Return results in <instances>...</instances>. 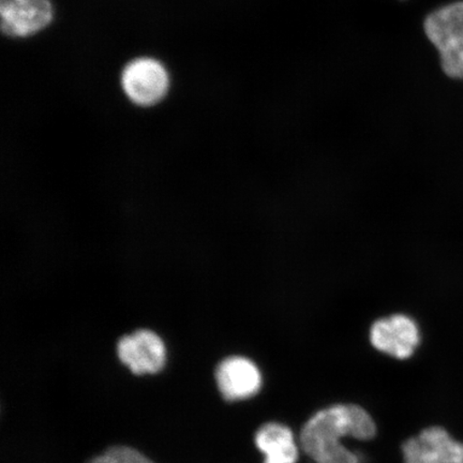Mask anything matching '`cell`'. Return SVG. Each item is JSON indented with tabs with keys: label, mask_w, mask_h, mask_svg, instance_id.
I'll use <instances>...</instances> for the list:
<instances>
[{
	"label": "cell",
	"mask_w": 463,
	"mask_h": 463,
	"mask_svg": "<svg viewBox=\"0 0 463 463\" xmlns=\"http://www.w3.org/2000/svg\"><path fill=\"white\" fill-rule=\"evenodd\" d=\"M253 445L262 463H300L303 459L298 432L280 420L263 422L253 434Z\"/></svg>",
	"instance_id": "9c48e42d"
},
{
	"label": "cell",
	"mask_w": 463,
	"mask_h": 463,
	"mask_svg": "<svg viewBox=\"0 0 463 463\" xmlns=\"http://www.w3.org/2000/svg\"><path fill=\"white\" fill-rule=\"evenodd\" d=\"M0 17L4 33L26 38L51 24L54 9L50 0H0Z\"/></svg>",
	"instance_id": "52a82bcc"
},
{
	"label": "cell",
	"mask_w": 463,
	"mask_h": 463,
	"mask_svg": "<svg viewBox=\"0 0 463 463\" xmlns=\"http://www.w3.org/2000/svg\"><path fill=\"white\" fill-rule=\"evenodd\" d=\"M401 451L403 463H463V443L439 425L405 439Z\"/></svg>",
	"instance_id": "8992f818"
},
{
	"label": "cell",
	"mask_w": 463,
	"mask_h": 463,
	"mask_svg": "<svg viewBox=\"0 0 463 463\" xmlns=\"http://www.w3.org/2000/svg\"><path fill=\"white\" fill-rule=\"evenodd\" d=\"M118 354L120 362L137 375L158 373L166 361L164 341L148 329L124 335L118 345Z\"/></svg>",
	"instance_id": "ba28073f"
},
{
	"label": "cell",
	"mask_w": 463,
	"mask_h": 463,
	"mask_svg": "<svg viewBox=\"0 0 463 463\" xmlns=\"http://www.w3.org/2000/svg\"><path fill=\"white\" fill-rule=\"evenodd\" d=\"M90 463H124L118 456H116L111 449H109L106 454L97 457Z\"/></svg>",
	"instance_id": "8fae6325"
},
{
	"label": "cell",
	"mask_w": 463,
	"mask_h": 463,
	"mask_svg": "<svg viewBox=\"0 0 463 463\" xmlns=\"http://www.w3.org/2000/svg\"><path fill=\"white\" fill-rule=\"evenodd\" d=\"M215 379L220 395L228 402L256 399L265 386L263 369L256 361L242 355H232L220 362Z\"/></svg>",
	"instance_id": "5b68a950"
},
{
	"label": "cell",
	"mask_w": 463,
	"mask_h": 463,
	"mask_svg": "<svg viewBox=\"0 0 463 463\" xmlns=\"http://www.w3.org/2000/svg\"><path fill=\"white\" fill-rule=\"evenodd\" d=\"M109 449L124 463H155L135 449L128 447H114Z\"/></svg>",
	"instance_id": "30bf717a"
},
{
	"label": "cell",
	"mask_w": 463,
	"mask_h": 463,
	"mask_svg": "<svg viewBox=\"0 0 463 463\" xmlns=\"http://www.w3.org/2000/svg\"><path fill=\"white\" fill-rule=\"evenodd\" d=\"M379 428L373 415L355 402H335L312 413L298 431L303 457L311 463H362L347 441L372 442Z\"/></svg>",
	"instance_id": "6da1fadb"
},
{
	"label": "cell",
	"mask_w": 463,
	"mask_h": 463,
	"mask_svg": "<svg viewBox=\"0 0 463 463\" xmlns=\"http://www.w3.org/2000/svg\"><path fill=\"white\" fill-rule=\"evenodd\" d=\"M120 84L132 103L152 107L164 100L171 80L164 63L155 58L138 57L127 63L121 71Z\"/></svg>",
	"instance_id": "3957f363"
},
{
	"label": "cell",
	"mask_w": 463,
	"mask_h": 463,
	"mask_svg": "<svg viewBox=\"0 0 463 463\" xmlns=\"http://www.w3.org/2000/svg\"><path fill=\"white\" fill-rule=\"evenodd\" d=\"M420 341L418 323L405 315L379 318L369 329V343L373 350L397 362L410 361Z\"/></svg>",
	"instance_id": "277c9868"
},
{
	"label": "cell",
	"mask_w": 463,
	"mask_h": 463,
	"mask_svg": "<svg viewBox=\"0 0 463 463\" xmlns=\"http://www.w3.org/2000/svg\"><path fill=\"white\" fill-rule=\"evenodd\" d=\"M425 33L439 52L445 74L463 79V2L451 3L426 17Z\"/></svg>",
	"instance_id": "7a4b0ae2"
}]
</instances>
